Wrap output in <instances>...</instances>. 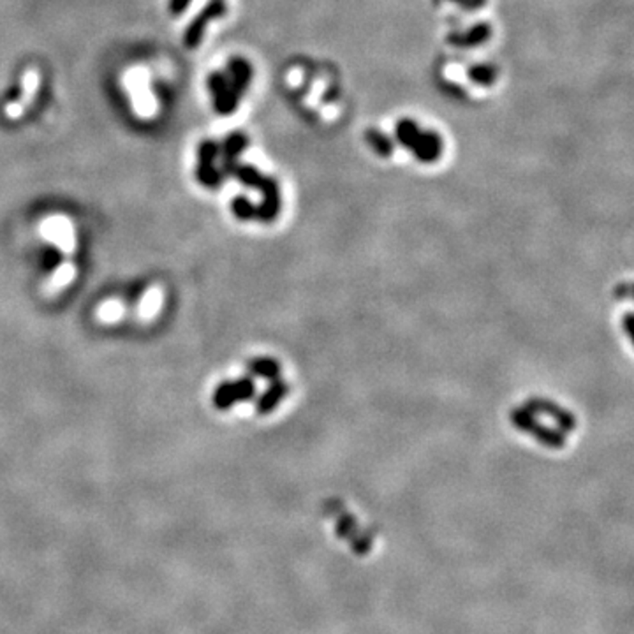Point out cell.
<instances>
[{
	"label": "cell",
	"instance_id": "cell-1",
	"mask_svg": "<svg viewBox=\"0 0 634 634\" xmlns=\"http://www.w3.org/2000/svg\"><path fill=\"white\" fill-rule=\"evenodd\" d=\"M397 136L398 141L405 148L414 152L416 159L421 160V162H432V160L439 159L441 150H443V143H441L439 136L432 133H423L411 120H402L398 124Z\"/></svg>",
	"mask_w": 634,
	"mask_h": 634
},
{
	"label": "cell",
	"instance_id": "cell-2",
	"mask_svg": "<svg viewBox=\"0 0 634 634\" xmlns=\"http://www.w3.org/2000/svg\"><path fill=\"white\" fill-rule=\"evenodd\" d=\"M511 419L513 425H515L516 429L534 436V439H537L541 444H544V446L562 448L566 444L564 433H561L555 429H550V426L541 425V423L536 419V414H534L532 411H529L527 407L513 411Z\"/></svg>",
	"mask_w": 634,
	"mask_h": 634
},
{
	"label": "cell",
	"instance_id": "cell-3",
	"mask_svg": "<svg viewBox=\"0 0 634 634\" xmlns=\"http://www.w3.org/2000/svg\"><path fill=\"white\" fill-rule=\"evenodd\" d=\"M208 88L213 94V97H215L213 106H215V109L220 115H231L237 109L240 95L234 90L229 74L226 76L222 73H213L208 78Z\"/></svg>",
	"mask_w": 634,
	"mask_h": 634
},
{
	"label": "cell",
	"instance_id": "cell-4",
	"mask_svg": "<svg viewBox=\"0 0 634 634\" xmlns=\"http://www.w3.org/2000/svg\"><path fill=\"white\" fill-rule=\"evenodd\" d=\"M224 13H226V4H224L222 0H213V2L210 4V6L206 7V9L203 11V13L199 14L194 21H192L191 27L187 28V32H185V35H184L185 46L191 49L198 48L199 42H201L205 25L208 23V21H212L213 18L224 16Z\"/></svg>",
	"mask_w": 634,
	"mask_h": 634
},
{
	"label": "cell",
	"instance_id": "cell-5",
	"mask_svg": "<svg viewBox=\"0 0 634 634\" xmlns=\"http://www.w3.org/2000/svg\"><path fill=\"white\" fill-rule=\"evenodd\" d=\"M527 409H529V411H532L534 414L551 416V418L555 419V423H557L561 429H564L566 432H569V430H575V426H576V421H575V418H573L571 412L557 407V405L551 404V402L541 400V398H534V400H530L529 404H527Z\"/></svg>",
	"mask_w": 634,
	"mask_h": 634
},
{
	"label": "cell",
	"instance_id": "cell-6",
	"mask_svg": "<svg viewBox=\"0 0 634 634\" xmlns=\"http://www.w3.org/2000/svg\"><path fill=\"white\" fill-rule=\"evenodd\" d=\"M227 74H229L231 83H233L234 90H237L238 95L241 97V94L247 90L249 83H251V78H252V69H251V66H249V62H245L244 59H231Z\"/></svg>",
	"mask_w": 634,
	"mask_h": 634
},
{
	"label": "cell",
	"instance_id": "cell-7",
	"mask_svg": "<svg viewBox=\"0 0 634 634\" xmlns=\"http://www.w3.org/2000/svg\"><path fill=\"white\" fill-rule=\"evenodd\" d=\"M488 35H490V30H488L486 25H476V27H472L467 34L453 35L451 41L458 46H474L481 44L484 39H488Z\"/></svg>",
	"mask_w": 634,
	"mask_h": 634
},
{
	"label": "cell",
	"instance_id": "cell-8",
	"mask_svg": "<svg viewBox=\"0 0 634 634\" xmlns=\"http://www.w3.org/2000/svg\"><path fill=\"white\" fill-rule=\"evenodd\" d=\"M247 145H249V140L244 136V134H240V133L231 134V136L224 141L222 160H237L238 155L245 150V147H247Z\"/></svg>",
	"mask_w": 634,
	"mask_h": 634
},
{
	"label": "cell",
	"instance_id": "cell-9",
	"mask_svg": "<svg viewBox=\"0 0 634 634\" xmlns=\"http://www.w3.org/2000/svg\"><path fill=\"white\" fill-rule=\"evenodd\" d=\"M286 393H287L286 383H282V381H277V383L273 384V386L270 388L268 391H266L265 397H263V400H261V404H259V407H261V412L272 411V409L275 407V405L279 404L280 400H282L284 395H286Z\"/></svg>",
	"mask_w": 634,
	"mask_h": 634
},
{
	"label": "cell",
	"instance_id": "cell-10",
	"mask_svg": "<svg viewBox=\"0 0 634 634\" xmlns=\"http://www.w3.org/2000/svg\"><path fill=\"white\" fill-rule=\"evenodd\" d=\"M366 140H369V143L372 145L373 150H376L379 155H383V157H388V155L391 154V150H393L391 141L388 140L383 133H379V131H369V133H366Z\"/></svg>",
	"mask_w": 634,
	"mask_h": 634
},
{
	"label": "cell",
	"instance_id": "cell-11",
	"mask_svg": "<svg viewBox=\"0 0 634 634\" xmlns=\"http://www.w3.org/2000/svg\"><path fill=\"white\" fill-rule=\"evenodd\" d=\"M196 174H198L199 181L206 187H217L220 181V173L213 167V164H199Z\"/></svg>",
	"mask_w": 634,
	"mask_h": 634
},
{
	"label": "cell",
	"instance_id": "cell-12",
	"mask_svg": "<svg viewBox=\"0 0 634 634\" xmlns=\"http://www.w3.org/2000/svg\"><path fill=\"white\" fill-rule=\"evenodd\" d=\"M219 145L213 143V141H203L198 148L199 164H213V160L219 155Z\"/></svg>",
	"mask_w": 634,
	"mask_h": 634
},
{
	"label": "cell",
	"instance_id": "cell-13",
	"mask_svg": "<svg viewBox=\"0 0 634 634\" xmlns=\"http://www.w3.org/2000/svg\"><path fill=\"white\" fill-rule=\"evenodd\" d=\"M233 208H234V213H237L240 219H252V217L256 215V210H258L254 206V203L249 201V199L244 198V196H240V198L234 199Z\"/></svg>",
	"mask_w": 634,
	"mask_h": 634
},
{
	"label": "cell",
	"instance_id": "cell-14",
	"mask_svg": "<svg viewBox=\"0 0 634 634\" xmlns=\"http://www.w3.org/2000/svg\"><path fill=\"white\" fill-rule=\"evenodd\" d=\"M471 78L481 85H490L495 80V71L488 66H474L471 69Z\"/></svg>",
	"mask_w": 634,
	"mask_h": 634
},
{
	"label": "cell",
	"instance_id": "cell-15",
	"mask_svg": "<svg viewBox=\"0 0 634 634\" xmlns=\"http://www.w3.org/2000/svg\"><path fill=\"white\" fill-rule=\"evenodd\" d=\"M256 369H258V372L261 373V376H265V377H268V379H273V377H277V373H279V366H277V363L275 361H259L258 365H256Z\"/></svg>",
	"mask_w": 634,
	"mask_h": 634
},
{
	"label": "cell",
	"instance_id": "cell-16",
	"mask_svg": "<svg viewBox=\"0 0 634 634\" xmlns=\"http://www.w3.org/2000/svg\"><path fill=\"white\" fill-rule=\"evenodd\" d=\"M189 2H191V0H171V2H169V11L173 14H180L181 11H184L185 7L189 6Z\"/></svg>",
	"mask_w": 634,
	"mask_h": 634
},
{
	"label": "cell",
	"instance_id": "cell-17",
	"mask_svg": "<svg viewBox=\"0 0 634 634\" xmlns=\"http://www.w3.org/2000/svg\"><path fill=\"white\" fill-rule=\"evenodd\" d=\"M455 2H458L460 6H464V7H467V9H477V7L483 6L484 0H455Z\"/></svg>",
	"mask_w": 634,
	"mask_h": 634
},
{
	"label": "cell",
	"instance_id": "cell-18",
	"mask_svg": "<svg viewBox=\"0 0 634 634\" xmlns=\"http://www.w3.org/2000/svg\"><path fill=\"white\" fill-rule=\"evenodd\" d=\"M617 298H631V284L626 282L624 286L617 289Z\"/></svg>",
	"mask_w": 634,
	"mask_h": 634
},
{
	"label": "cell",
	"instance_id": "cell-19",
	"mask_svg": "<svg viewBox=\"0 0 634 634\" xmlns=\"http://www.w3.org/2000/svg\"><path fill=\"white\" fill-rule=\"evenodd\" d=\"M631 321H633V316H631V314H628V316H626V331H628V335H629V337H633V331H631Z\"/></svg>",
	"mask_w": 634,
	"mask_h": 634
}]
</instances>
